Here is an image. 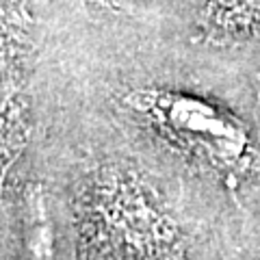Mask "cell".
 Masks as SVG:
<instances>
[{"mask_svg": "<svg viewBox=\"0 0 260 260\" xmlns=\"http://www.w3.org/2000/svg\"><path fill=\"white\" fill-rule=\"evenodd\" d=\"M100 3H104L107 7H111V9L115 11H148L152 9V7H156L160 0H100Z\"/></svg>", "mask_w": 260, "mask_h": 260, "instance_id": "obj_1", "label": "cell"}, {"mask_svg": "<svg viewBox=\"0 0 260 260\" xmlns=\"http://www.w3.org/2000/svg\"><path fill=\"white\" fill-rule=\"evenodd\" d=\"M228 5H232L237 13L249 11V9H251V13L260 11V0H228Z\"/></svg>", "mask_w": 260, "mask_h": 260, "instance_id": "obj_2", "label": "cell"}]
</instances>
